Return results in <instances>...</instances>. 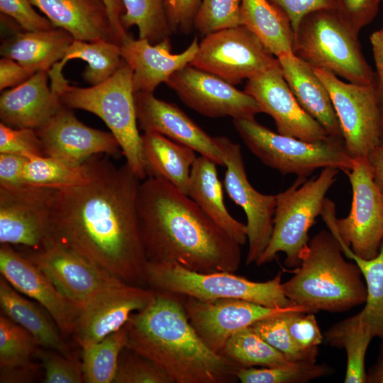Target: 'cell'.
<instances>
[{
    "label": "cell",
    "mask_w": 383,
    "mask_h": 383,
    "mask_svg": "<svg viewBox=\"0 0 383 383\" xmlns=\"http://www.w3.org/2000/svg\"><path fill=\"white\" fill-rule=\"evenodd\" d=\"M114 383H172L155 363L125 347L119 356Z\"/></svg>",
    "instance_id": "obj_43"
},
{
    "label": "cell",
    "mask_w": 383,
    "mask_h": 383,
    "mask_svg": "<svg viewBox=\"0 0 383 383\" xmlns=\"http://www.w3.org/2000/svg\"><path fill=\"white\" fill-rule=\"evenodd\" d=\"M313 70L330 94L348 153L353 158L367 157L381 144L377 80L372 84L345 82L328 71Z\"/></svg>",
    "instance_id": "obj_12"
},
{
    "label": "cell",
    "mask_w": 383,
    "mask_h": 383,
    "mask_svg": "<svg viewBox=\"0 0 383 383\" xmlns=\"http://www.w3.org/2000/svg\"><path fill=\"white\" fill-rule=\"evenodd\" d=\"M244 91L257 101L263 113L272 118L278 133L309 142L330 137L300 106L280 66L247 80Z\"/></svg>",
    "instance_id": "obj_20"
},
{
    "label": "cell",
    "mask_w": 383,
    "mask_h": 383,
    "mask_svg": "<svg viewBox=\"0 0 383 383\" xmlns=\"http://www.w3.org/2000/svg\"><path fill=\"white\" fill-rule=\"evenodd\" d=\"M36 71L3 57L0 60V90L16 87L31 77Z\"/></svg>",
    "instance_id": "obj_52"
},
{
    "label": "cell",
    "mask_w": 383,
    "mask_h": 383,
    "mask_svg": "<svg viewBox=\"0 0 383 383\" xmlns=\"http://www.w3.org/2000/svg\"><path fill=\"white\" fill-rule=\"evenodd\" d=\"M56 28L74 40H106L121 45L103 0H29Z\"/></svg>",
    "instance_id": "obj_25"
},
{
    "label": "cell",
    "mask_w": 383,
    "mask_h": 383,
    "mask_svg": "<svg viewBox=\"0 0 383 383\" xmlns=\"http://www.w3.org/2000/svg\"><path fill=\"white\" fill-rule=\"evenodd\" d=\"M40 348L26 330L4 313L0 316V382H27L37 366L33 362Z\"/></svg>",
    "instance_id": "obj_33"
},
{
    "label": "cell",
    "mask_w": 383,
    "mask_h": 383,
    "mask_svg": "<svg viewBox=\"0 0 383 383\" xmlns=\"http://www.w3.org/2000/svg\"><path fill=\"white\" fill-rule=\"evenodd\" d=\"M125 12L121 21L127 31L133 26L138 30L139 38L155 45L170 40L172 32L165 12L164 0H122Z\"/></svg>",
    "instance_id": "obj_38"
},
{
    "label": "cell",
    "mask_w": 383,
    "mask_h": 383,
    "mask_svg": "<svg viewBox=\"0 0 383 383\" xmlns=\"http://www.w3.org/2000/svg\"><path fill=\"white\" fill-rule=\"evenodd\" d=\"M241 25L277 57L293 54L294 31L288 16L269 0H240Z\"/></svg>",
    "instance_id": "obj_32"
},
{
    "label": "cell",
    "mask_w": 383,
    "mask_h": 383,
    "mask_svg": "<svg viewBox=\"0 0 383 383\" xmlns=\"http://www.w3.org/2000/svg\"><path fill=\"white\" fill-rule=\"evenodd\" d=\"M147 284L155 290L202 301L232 298L270 308H286L295 305L284 292L281 272L268 281L253 282L235 272L199 273L175 263L148 262Z\"/></svg>",
    "instance_id": "obj_9"
},
{
    "label": "cell",
    "mask_w": 383,
    "mask_h": 383,
    "mask_svg": "<svg viewBox=\"0 0 383 383\" xmlns=\"http://www.w3.org/2000/svg\"><path fill=\"white\" fill-rule=\"evenodd\" d=\"M84 165L86 182L55 190L52 241L128 284L148 287L137 209L141 180L126 163L116 166L99 155Z\"/></svg>",
    "instance_id": "obj_1"
},
{
    "label": "cell",
    "mask_w": 383,
    "mask_h": 383,
    "mask_svg": "<svg viewBox=\"0 0 383 383\" xmlns=\"http://www.w3.org/2000/svg\"><path fill=\"white\" fill-rule=\"evenodd\" d=\"M377 90L380 117V145H383V80L377 79Z\"/></svg>",
    "instance_id": "obj_57"
},
{
    "label": "cell",
    "mask_w": 383,
    "mask_h": 383,
    "mask_svg": "<svg viewBox=\"0 0 383 383\" xmlns=\"http://www.w3.org/2000/svg\"><path fill=\"white\" fill-rule=\"evenodd\" d=\"M58 291L81 308L102 289L122 281L74 250L52 241L25 255Z\"/></svg>",
    "instance_id": "obj_17"
},
{
    "label": "cell",
    "mask_w": 383,
    "mask_h": 383,
    "mask_svg": "<svg viewBox=\"0 0 383 383\" xmlns=\"http://www.w3.org/2000/svg\"><path fill=\"white\" fill-rule=\"evenodd\" d=\"M344 256L330 231L316 233L302 252L294 276L282 283L286 296L313 313H342L365 304L367 289L362 272Z\"/></svg>",
    "instance_id": "obj_4"
},
{
    "label": "cell",
    "mask_w": 383,
    "mask_h": 383,
    "mask_svg": "<svg viewBox=\"0 0 383 383\" xmlns=\"http://www.w3.org/2000/svg\"><path fill=\"white\" fill-rule=\"evenodd\" d=\"M28 158L0 153V187L17 188L25 185L23 171Z\"/></svg>",
    "instance_id": "obj_51"
},
{
    "label": "cell",
    "mask_w": 383,
    "mask_h": 383,
    "mask_svg": "<svg viewBox=\"0 0 383 383\" xmlns=\"http://www.w3.org/2000/svg\"><path fill=\"white\" fill-rule=\"evenodd\" d=\"M241 25L240 0H201L194 28L204 36Z\"/></svg>",
    "instance_id": "obj_42"
},
{
    "label": "cell",
    "mask_w": 383,
    "mask_h": 383,
    "mask_svg": "<svg viewBox=\"0 0 383 383\" xmlns=\"http://www.w3.org/2000/svg\"><path fill=\"white\" fill-rule=\"evenodd\" d=\"M128 340L127 325L101 340L82 348L84 382H113L121 353Z\"/></svg>",
    "instance_id": "obj_35"
},
{
    "label": "cell",
    "mask_w": 383,
    "mask_h": 383,
    "mask_svg": "<svg viewBox=\"0 0 383 383\" xmlns=\"http://www.w3.org/2000/svg\"><path fill=\"white\" fill-rule=\"evenodd\" d=\"M189 65L233 85L280 66L277 57L242 25L205 35Z\"/></svg>",
    "instance_id": "obj_11"
},
{
    "label": "cell",
    "mask_w": 383,
    "mask_h": 383,
    "mask_svg": "<svg viewBox=\"0 0 383 383\" xmlns=\"http://www.w3.org/2000/svg\"><path fill=\"white\" fill-rule=\"evenodd\" d=\"M134 102L137 121L144 132L161 134L224 166L215 137L207 134L176 104L143 91L134 92Z\"/></svg>",
    "instance_id": "obj_22"
},
{
    "label": "cell",
    "mask_w": 383,
    "mask_h": 383,
    "mask_svg": "<svg viewBox=\"0 0 383 383\" xmlns=\"http://www.w3.org/2000/svg\"><path fill=\"white\" fill-rule=\"evenodd\" d=\"M0 271L16 290L38 302L62 335L74 334L82 308L61 294L33 262L11 245L1 244Z\"/></svg>",
    "instance_id": "obj_21"
},
{
    "label": "cell",
    "mask_w": 383,
    "mask_h": 383,
    "mask_svg": "<svg viewBox=\"0 0 383 383\" xmlns=\"http://www.w3.org/2000/svg\"><path fill=\"white\" fill-rule=\"evenodd\" d=\"M381 1H382V0H381Z\"/></svg>",
    "instance_id": "obj_58"
},
{
    "label": "cell",
    "mask_w": 383,
    "mask_h": 383,
    "mask_svg": "<svg viewBox=\"0 0 383 383\" xmlns=\"http://www.w3.org/2000/svg\"><path fill=\"white\" fill-rule=\"evenodd\" d=\"M381 0H337V10L359 33L378 13Z\"/></svg>",
    "instance_id": "obj_49"
},
{
    "label": "cell",
    "mask_w": 383,
    "mask_h": 383,
    "mask_svg": "<svg viewBox=\"0 0 383 383\" xmlns=\"http://www.w3.org/2000/svg\"><path fill=\"white\" fill-rule=\"evenodd\" d=\"M198 48V38L194 37L186 50L172 54L170 40L152 45L147 39H134L129 34L120 45L122 58L132 70L134 92L150 93L176 71L189 65Z\"/></svg>",
    "instance_id": "obj_23"
},
{
    "label": "cell",
    "mask_w": 383,
    "mask_h": 383,
    "mask_svg": "<svg viewBox=\"0 0 383 383\" xmlns=\"http://www.w3.org/2000/svg\"><path fill=\"white\" fill-rule=\"evenodd\" d=\"M133 72L124 61L108 79L95 86L81 88L65 85L60 94L63 105L82 109L99 117L117 140L126 163L140 179L147 177L141 135L138 128Z\"/></svg>",
    "instance_id": "obj_6"
},
{
    "label": "cell",
    "mask_w": 383,
    "mask_h": 383,
    "mask_svg": "<svg viewBox=\"0 0 383 383\" xmlns=\"http://www.w3.org/2000/svg\"><path fill=\"white\" fill-rule=\"evenodd\" d=\"M288 331L296 344L305 350L318 348L323 340L313 312L290 311L284 313Z\"/></svg>",
    "instance_id": "obj_46"
},
{
    "label": "cell",
    "mask_w": 383,
    "mask_h": 383,
    "mask_svg": "<svg viewBox=\"0 0 383 383\" xmlns=\"http://www.w3.org/2000/svg\"><path fill=\"white\" fill-rule=\"evenodd\" d=\"M184 306L198 335L209 349L219 355L233 334L260 319L294 310L311 312L297 305L270 308L232 298L202 301L186 296Z\"/></svg>",
    "instance_id": "obj_16"
},
{
    "label": "cell",
    "mask_w": 383,
    "mask_h": 383,
    "mask_svg": "<svg viewBox=\"0 0 383 383\" xmlns=\"http://www.w3.org/2000/svg\"><path fill=\"white\" fill-rule=\"evenodd\" d=\"M188 196L237 243L240 245L246 243V225L228 211L216 164L207 157H196L192 165Z\"/></svg>",
    "instance_id": "obj_29"
},
{
    "label": "cell",
    "mask_w": 383,
    "mask_h": 383,
    "mask_svg": "<svg viewBox=\"0 0 383 383\" xmlns=\"http://www.w3.org/2000/svg\"><path fill=\"white\" fill-rule=\"evenodd\" d=\"M367 160L374 180L383 194V145L375 147L368 155Z\"/></svg>",
    "instance_id": "obj_55"
},
{
    "label": "cell",
    "mask_w": 383,
    "mask_h": 383,
    "mask_svg": "<svg viewBox=\"0 0 383 383\" xmlns=\"http://www.w3.org/2000/svg\"><path fill=\"white\" fill-rule=\"evenodd\" d=\"M141 148L147 177L164 179L188 195L196 151L155 132L141 135Z\"/></svg>",
    "instance_id": "obj_28"
},
{
    "label": "cell",
    "mask_w": 383,
    "mask_h": 383,
    "mask_svg": "<svg viewBox=\"0 0 383 383\" xmlns=\"http://www.w3.org/2000/svg\"><path fill=\"white\" fill-rule=\"evenodd\" d=\"M108 9L112 26L121 42L128 34L121 24V18L125 12L122 0H103Z\"/></svg>",
    "instance_id": "obj_53"
},
{
    "label": "cell",
    "mask_w": 383,
    "mask_h": 383,
    "mask_svg": "<svg viewBox=\"0 0 383 383\" xmlns=\"http://www.w3.org/2000/svg\"><path fill=\"white\" fill-rule=\"evenodd\" d=\"M137 209L148 262L175 263L199 273L238 271L240 245L169 182L141 180Z\"/></svg>",
    "instance_id": "obj_2"
},
{
    "label": "cell",
    "mask_w": 383,
    "mask_h": 383,
    "mask_svg": "<svg viewBox=\"0 0 383 383\" xmlns=\"http://www.w3.org/2000/svg\"><path fill=\"white\" fill-rule=\"evenodd\" d=\"M155 291L151 302L126 323V347L155 363L172 383L237 380L240 367L209 349L191 325L184 306L186 296Z\"/></svg>",
    "instance_id": "obj_3"
},
{
    "label": "cell",
    "mask_w": 383,
    "mask_h": 383,
    "mask_svg": "<svg viewBox=\"0 0 383 383\" xmlns=\"http://www.w3.org/2000/svg\"><path fill=\"white\" fill-rule=\"evenodd\" d=\"M376 362L367 372V383H383V338Z\"/></svg>",
    "instance_id": "obj_56"
},
{
    "label": "cell",
    "mask_w": 383,
    "mask_h": 383,
    "mask_svg": "<svg viewBox=\"0 0 383 383\" xmlns=\"http://www.w3.org/2000/svg\"><path fill=\"white\" fill-rule=\"evenodd\" d=\"M29 0H0L1 13L13 19L25 31H44L56 28L38 14Z\"/></svg>",
    "instance_id": "obj_47"
},
{
    "label": "cell",
    "mask_w": 383,
    "mask_h": 383,
    "mask_svg": "<svg viewBox=\"0 0 383 383\" xmlns=\"http://www.w3.org/2000/svg\"><path fill=\"white\" fill-rule=\"evenodd\" d=\"M46 71H38L25 82L4 90L0 97L1 123L14 128L38 129L63 106L48 84Z\"/></svg>",
    "instance_id": "obj_24"
},
{
    "label": "cell",
    "mask_w": 383,
    "mask_h": 383,
    "mask_svg": "<svg viewBox=\"0 0 383 383\" xmlns=\"http://www.w3.org/2000/svg\"><path fill=\"white\" fill-rule=\"evenodd\" d=\"M0 305L3 313L26 330L40 347L70 356L67 344L51 316L42 306L28 301L1 276Z\"/></svg>",
    "instance_id": "obj_30"
},
{
    "label": "cell",
    "mask_w": 383,
    "mask_h": 383,
    "mask_svg": "<svg viewBox=\"0 0 383 383\" xmlns=\"http://www.w3.org/2000/svg\"><path fill=\"white\" fill-rule=\"evenodd\" d=\"M332 370L326 364L299 362L272 367L240 368L237 378L242 383H306Z\"/></svg>",
    "instance_id": "obj_40"
},
{
    "label": "cell",
    "mask_w": 383,
    "mask_h": 383,
    "mask_svg": "<svg viewBox=\"0 0 383 383\" xmlns=\"http://www.w3.org/2000/svg\"><path fill=\"white\" fill-rule=\"evenodd\" d=\"M285 313L260 319L251 326L267 343L289 361L316 362L318 348L305 350L296 344L288 331L284 318Z\"/></svg>",
    "instance_id": "obj_41"
},
{
    "label": "cell",
    "mask_w": 383,
    "mask_h": 383,
    "mask_svg": "<svg viewBox=\"0 0 383 383\" xmlns=\"http://www.w3.org/2000/svg\"><path fill=\"white\" fill-rule=\"evenodd\" d=\"M74 40L68 31L60 28L18 31L2 41L0 53L36 72H48L63 58Z\"/></svg>",
    "instance_id": "obj_27"
},
{
    "label": "cell",
    "mask_w": 383,
    "mask_h": 383,
    "mask_svg": "<svg viewBox=\"0 0 383 383\" xmlns=\"http://www.w3.org/2000/svg\"><path fill=\"white\" fill-rule=\"evenodd\" d=\"M55 190L28 184L0 187V243L38 250L51 243Z\"/></svg>",
    "instance_id": "obj_14"
},
{
    "label": "cell",
    "mask_w": 383,
    "mask_h": 383,
    "mask_svg": "<svg viewBox=\"0 0 383 383\" xmlns=\"http://www.w3.org/2000/svg\"><path fill=\"white\" fill-rule=\"evenodd\" d=\"M36 132L45 156L72 166H81L101 153L116 157L123 155L111 133L85 126L65 105Z\"/></svg>",
    "instance_id": "obj_19"
},
{
    "label": "cell",
    "mask_w": 383,
    "mask_h": 383,
    "mask_svg": "<svg viewBox=\"0 0 383 383\" xmlns=\"http://www.w3.org/2000/svg\"><path fill=\"white\" fill-rule=\"evenodd\" d=\"M326 343L332 347L343 348L347 365L345 383H367L365 355L374 338L371 327L360 311L330 327L325 333Z\"/></svg>",
    "instance_id": "obj_34"
},
{
    "label": "cell",
    "mask_w": 383,
    "mask_h": 383,
    "mask_svg": "<svg viewBox=\"0 0 383 383\" xmlns=\"http://www.w3.org/2000/svg\"><path fill=\"white\" fill-rule=\"evenodd\" d=\"M73 59H80L87 62L82 77L91 86L108 79L124 62L120 45L116 43L106 40H74L67 48L63 58L48 72L53 91L58 92L68 83L62 70L67 62Z\"/></svg>",
    "instance_id": "obj_31"
},
{
    "label": "cell",
    "mask_w": 383,
    "mask_h": 383,
    "mask_svg": "<svg viewBox=\"0 0 383 383\" xmlns=\"http://www.w3.org/2000/svg\"><path fill=\"white\" fill-rule=\"evenodd\" d=\"M289 18L294 31L301 19L310 12L321 9H337V0H269Z\"/></svg>",
    "instance_id": "obj_50"
},
{
    "label": "cell",
    "mask_w": 383,
    "mask_h": 383,
    "mask_svg": "<svg viewBox=\"0 0 383 383\" xmlns=\"http://www.w3.org/2000/svg\"><path fill=\"white\" fill-rule=\"evenodd\" d=\"M25 184L60 189L86 182L88 174L84 163L72 166L48 156L28 158L23 171Z\"/></svg>",
    "instance_id": "obj_39"
},
{
    "label": "cell",
    "mask_w": 383,
    "mask_h": 383,
    "mask_svg": "<svg viewBox=\"0 0 383 383\" xmlns=\"http://www.w3.org/2000/svg\"><path fill=\"white\" fill-rule=\"evenodd\" d=\"M201 0H164L167 21L172 33L189 34L194 28V21Z\"/></svg>",
    "instance_id": "obj_48"
},
{
    "label": "cell",
    "mask_w": 383,
    "mask_h": 383,
    "mask_svg": "<svg viewBox=\"0 0 383 383\" xmlns=\"http://www.w3.org/2000/svg\"><path fill=\"white\" fill-rule=\"evenodd\" d=\"M285 80L302 109L333 138L343 139L330 94L309 65L294 54L277 57Z\"/></svg>",
    "instance_id": "obj_26"
},
{
    "label": "cell",
    "mask_w": 383,
    "mask_h": 383,
    "mask_svg": "<svg viewBox=\"0 0 383 383\" xmlns=\"http://www.w3.org/2000/svg\"><path fill=\"white\" fill-rule=\"evenodd\" d=\"M181 101L197 113L212 118H255L263 113L250 95L218 77L188 65L166 82Z\"/></svg>",
    "instance_id": "obj_15"
},
{
    "label": "cell",
    "mask_w": 383,
    "mask_h": 383,
    "mask_svg": "<svg viewBox=\"0 0 383 383\" xmlns=\"http://www.w3.org/2000/svg\"><path fill=\"white\" fill-rule=\"evenodd\" d=\"M339 172L334 167H326L311 179L297 177L291 187L276 195L272 236L257 266L271 262L279 252L286 255L287 267L299 266L309 241V229L321 214L326 194Z\"/></svg>",
    "instance_id": "obj_8"
},
{
    "label": "cell",
    "mask_w": 383,
    "mask_h": 383,
    "mask_svg": "<svg viewBox=\"0 0 383 383\" xmlns=\"http://www.w3.org/2000/svg\"><path fill=\"white\" fill-rule=\"evenodd\" d=\"M346 174L353 194L350 213L338 218L334 202L326 198L321 216L329 231L353 254L372 259L379 253L383 241V194L374 180L367 157L354 158L353 167Z\"/></svg>",
    "instance_id": "obj_10"
},
{
    "label": "cell",
    "mask_w": 383,
    "mask_h": 383,
    "mask_svg": "<svg viewBox=\"0 0 383 383\" xmlns=\"http://www.w3.org/2000/svg\"><path fill=\"white\" fill-rule=\"evenodd\" d=\"M358 34L337 9L314 11L305 15L294 30L293 54L313 69L349 82L372 84L377 74L362 53Z\"/></svg>",
    "instance_id": "obj_5"
},
{
    "label": "cell",
    "mask_w": 383,
    "mask_h": 383,
    "mask_svg": "<svg viewBox=\"0 0 383 383\" xmlns=\"http://www.w3.org/2000/svg\"><path fill=\"white\" fill-rule=\"evenodd\" d=\"M221 355L240 368L272 367L293 363L267 343L251 326L233 334Z\"/></svg>",
    "instance_id": "obj_36"
},
{
    "label": "cell",
    "mask_w": 383,
    "mask_h": 383,
    "mask_svg": "<svg viewBox=\"0 0 383 383\" xmlns=\"http://www.w3.org/2000/svg\"><path fill=\"white\" fill-rule=\"evenodd\" d=\"M36 357L45 371L43 382H84L82 362L72 355L65 356L54 350L40 347Z\"/></svg>",
    "instance_id": "obj_44"
},
{
    "label": "cell",
    "mask_w": 383,
    "mask_h": 383,
    "mask_svg": "<svg viewBox=\"0 0 383 383\" xmlns=\"http://www.w3.org/2000/svg\"><path fill=\"white\" fill-rule=\"evenodd\" d=\"M378 80H383V26L370 36Z\"/></svg>",
    "instance_id": "obj_54"
},
{
    "label": "cell",
    "mask_w": 383,
    "mask_h": 383,
    "mask_svg": "<svg viewBox=\"0 0 383 383\" xmlns=\"http://www.w3.org/2000/svg\"><path fill=\"white\" fill-rule=\"evenodd\" d=\"M226 167L224 187L230 199L244 211L248 250L246 265L256 264L267 247L273 230L276 195L264 194L250 183L240 145L226 136L215 137Z\"/></svg>",
    "instance_id": "obj_13"
},
{
    "label": "cell",
    "mask_w": 383,
    "mask_h": 383,
    "mask_svg": "<svg viewBox=\"0 0 383 383\" xmlns=\"http://www.w3.org/2000/svg\"><path fill=\"white\" fill-rule=\"evenodd\" d=\"M155 294L150 287L123 281L99 292L81 309L74 332L76 341L82 348L118 331L133 313L151 302Z\"/></svg>",
    "instance_id": "obj_18"
},
{
    "label": "cell",
    "mask_w": 383,
    "mask_h": 383,
    "mask_svg": "<svg viewBox=\"0 0 383 383\" xmlns=\"http://www.w3.org/2000/svg\"><path fill=\"white\" fill-rule=\"evenodd\" d=\"M338 240L345 256L359 267L366 285L367 299L360 313L370 324L373 337L383 338V241L377 255L367 260L356 256L348 245Z\"/></svg>",
    "instance_id": "obj_37"
},
{
    "label": "cell",
    "mask_w": 383,
    "mask_h": 383,
    "mask_svg": "<svg viewBox=\"0 0 383 383\" xmlns=\"http://www.w3.org/2000/svg\"><path fill=\"white\" fill-rule=\"evenodd\" d=\"M0 153L31 158L45 156L36 130L14 128L0 123Z\"/></svg>",
    "instance_id": "obj_45"
},
{
    "label": "cell",
    "mask_w": 383,
    "mask_h": 383,
    "mask_svg": "<svg viewBox=\"0 0 383 383\" xmlns=\"http://www.w3.org/2000/svg\"><path fill=\"white\" fill-rule=\"evenodd\" d=\"M233 123L250 152L282 174L307 178L316 170L326 167L336 168L346 174L353 167L354 158L343 139L330 136L309 142L275 133L255 118L233 119Z\"/></svg>",
    "instance_id": "obj_7"
}]
</instances>
